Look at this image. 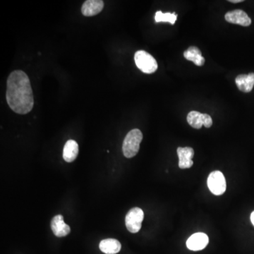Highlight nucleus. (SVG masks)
I'll return each mask as SVG.
<instances>
[{
	"instance_id": "ddd939ff",
	"label": "nucleus",
	"mask_w": 254,
	"mask_h": 254,
	"mask_svg": "<svg viewBox=\"0 0 254 254\" xmlns=\"http://www.w3.org/2000/svg\"><path fill=\"white\" fill-rule=\"evenodd\" d=\"M78 145L74 140L70 139L65 143L63 150V158L67 163H72L77 158Z\"/></svg>"
},
{
	"instance_id": "dca6fc26",
	"label": "nucleus",
	"mask_w": 254,
	"mask_h": 254,
	"mask_svg": "<svg viewBox=\"0 0 254 254\" xmlns=\"http://www.w3.org/2000/svg\"><path fill=\"white\" fill-rule=\"evenodd\" d=\"M177 15L175 13H163L161 11H157L155 13V22H169L171 24H175L176 22Z\"/></svg>"
},
{
	"instance_id": "f8f14e48",
	"label": "nucleus",
	"mask_w": 254,
	"mask_h": 254,
	"mask_svg": "<svg viewBox=\"0 0 254 254\" xmlns=\"http://www.w3.org/2000/svg\"><path fill=\"white\" fill-rule=\"evenodd\" d=\"M237 87L244 93H250L254 86V73L239 75L235 79Z\"/></svg>"
},
{
	"instance_id": "9b49d317",
	"label": "nucleus",
	"mask_w": 254,
	"mask_h": 254,
	"mask_svg": "<svg viewBox=\"0 0 254 254\" xmlns=\"http://www.w3.org/2000/svg\"><path fill=\"white\" fill-rule=\"evenodd\" d=\"M104 8L102 0H87L81 7L82 14L85 16H93L101 12Z\"/></svg>"
},
{
	"instance_id": "9d476101",
	"label": "nucleus",
	"mask_w": 254,
	"mask_h": 254,
	"mask_svg": "<svg viewBox=\"0 0 254 254\" xmlns=\"http://www.w3.org/2000/svg\"><path fill=\"white\" fill-rule=\"evenodd\" d=\"M177 155L179 157V167L181 169L191 168L193 165L192 158L194 155V150L190 147L177 148Z\"/></svg>"
},
{
	"instance_id": "423d86ee",
	"label": "nucleus",
	"mask_w": 254,
	"mask_h": 254,
	"mask_svg": "<svg viewBox=\"0 0 254 254\" xmlns=\"http://www.w3.org/2000/svg\"><path fill=\"white\" fill-rule=\"evenodd\" d=\"M187 122L190 126L196 129H199L202 126L210 128L213 125V120L210 115L197 111H191L188 114Z\"/></svg>"
},
{
	"instance_id": "7ed1b4c3",
	"label": "nucleus",
	"mask_w": 254,
	"mask_h": 254,
	"mask_svg": "<svg viewBox=\"0 0 254 254\" xmlns=\"http://www.w3.org/2000/svg\"><path fill=\"white\" fill-rule=\"evenodd\" d=\"M135 63L137 67L143 73H154L158 69V63L155 58L144 50L136 52L134 55Z\"/></svg>"
},
{
	"instance_id": "f257e3e1",
	"label": "nucleus",
	"mask_w": 254,
	"mask_h": 254,
	"mask_svg": "<svg viewBox=\"0 0 254 254\" xmlns=\"http://www.w3.org/2000/svg\"><path fill=\"white\" fill-rule=\"evenodd\" d=\"M6 98L8 105L14 113L26 115L34 105L31 81L24 71L16 70L7 79Z\"/></svg>"
},
{
	"instance_id": "f03ea898",
	"label": "nucleus",
	"mask_w": 254,
	"mask_h": 254,
	"mask_svg": "<svg viewBox=\"0 0 254 254\" xmlns=\"http://www.w3.org/2000/svg\"><path fill=\"white\" fill-rule=\"evenodd\" d=\"M143 139V133L138 128H134L127 133L123 145L124 155L131 158L136 155L140 148V143Z\"/></svg>"
},
{
	"instance_id": "39448f33",
	"label": "nucleus",
	"mask_w": 254,
	"mask_h": 254,
	"mask_svg": "<svg viewBox=\"0 0 254 254\" xmlns=\"http://www.w3.org/2000/svg\"><path fill=\"white\" fill-rule=\"evenodd\" d=\"M207 184L209 190L214 195L223 194L226 190V180L221 172L214 171L210 173Z\"/></svg>"
},
{
	"instance_id": "6e6552de",
	"label": "nucleus",
	"mask_w": 254,
	"mask_h": 254,
	"mask_svg": "<svg viewBox=\"0 0 254 254\" xmlns=\"http://www.w3.org/2000/svg\"><path fill=\"white\" fill-rule=\"evenodd\" d=\"M50 227L55 236L58 237L67 236L71 232V228L64 221L63 216L61 215H56L52 219Z\"/></svg>"
},
{
	"instance_id": "4468645a",
	"label": "nucleus",
	"mask_w": 254,
	"mask_h": 254,
	"mask_svg": "<svg viewBox=\"0 0 254 254\" xmlns=\"http://www.w3.org/2000/svg\"><path fill=\"white\" fill-rule=\"evenodd\" d=\"M99 248L103 253L105 254H116L121 250V243L115 239H106L102 240Z\"/></svg>"
},
{
	"instance_id": "1a4fd4ad",
	"label": "nucleus",
	"mask_w": 254,
	"mask_h": 254,
	"mask_svg": "<svg viewBox=\"0 0 254 254\" xmlns=\"http://www.w3.org/2000/svg\"><path fill=\"white\" fill-rule=\"evenodd\" d=\"M208 237L204 233L198 232L193 234L187 242V248L191 251L203 250L208 245Z\"/></svg>"
},
{
	"instance_id": "0eeeda50",
	"label": "nucleus",
	"mask_w": 254,
	"mask_h": 254,
	"mask_svg": "<svg viewBox=\"0 0 254 254\" xmlns=\"http://www.w3.org/2000/svg\"><path fill=\"white\" fill-rule=\"evenodd\" d=\"M225 18L227 22L242 26H249L252 23L250 16L243 10L236 9L229 11L225 14Z\"/></svg>"
},
{
	"instance_id": "f3484780",
	"label": "nucleus",
	"mask_w": 254,
	"mask_h": 254,
	"mask_svg": "<svg viewBox=\"0 0 254 254\" xmlns=\"http://www.w3.org/2000/svg\"><path fill=\"white\" fill-rule=\"evenodd\" d=\"M230 2L232 3H239V2H242L243 1V0H230Z\"/></svg>"
},
{
	"instance_id": "2eb2a0df",
	"label": "nucleus",
	"mask_w": 254,
	"mask_h": 254,
	"mask_svg": "<svg viewBox=\"0 0 254 254\" xmlns=\"http://www.w3.org/2000/svg\"><path fill=\"white\" fill-rule=\"evenodd\" d=\"M184 57L189 61L193 62L197 66H203L205 59L201 55V52L196 47H190L184 53Z\"/></svg>"
},
{
	"instance_id": "20e7f679",
	"label": "nucleus",
	"mask_w": 254,
	"mask_h": 254,
	"mask_svg": "<svg viewBox=\"0 0 254 254\" xmlns=\"http://www.w3.org/2000/svg\"><path fill=\"white\" fill-rule=\"evenodd\" d=\"M143 218H144V213L141 208L138 207L131 208L127 213L126 218H125L127 230L131 233H137L139 232Z\"/></svg>"
},
{
	"instance_id": "a211bd4d",
	"label": "nucleus",
	"mask_w": 254,
	"mask_h": 254,
	"mask_svg": "<svg viewBox=\"0 0 254 254\" xmlns=\"http://www.w3.org/2000/svg\"><path fill=\"white\" fill-rule=\"evenodd\" d=\"M251 221H252L254 226V211L252 213V215H251Z\"/></svg>"
}]
</instances>
